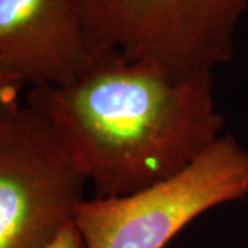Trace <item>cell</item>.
I'll list each match as a JSON object with an SVG mask.
<instances>
[{"label":"cell","instance_id":"cell-5","mask_svg":"<svg viewBox=\"0 0 248 248\" xmlns=\"http://www.w3.org/2000/svg\"><path fill=\"white\" fill-rule=\"evenodd\" d=\"M0 61L28 89L78 81L95 63L84 0H0Z\"/></svg>","mask_w":248,"mask_h":248},{"label":"cell","instance_id":"cell-7","mask_svg":"<svg viewBox=\"0 0 248 248\" xmlns=\"http://www.w3.org/2000/svg\"><path fill=\"white\" fill-rule=\"evenodd\" d=\"M47 248H84L83 240L80 237L78 229L75 228L73 221L68 223L58 233V236L54 239L53 243Z\"/></svg>","mask_w":248,"mask_h":248},{"label":"cell","instance_id":"cell-4","mask_svg":"<svg viewBox=\"0 0 248 248\" xmlns=\"http://www.w3.org/2000/svg\"><path fill=\"white\" fill-rule=\"evenodd\" d=\"M87 181L27 102L0 117V248H47L73 221Z\"/></svg>","mask_w":248,"mask_h":248},{"label":"cell","instance_id":"cell-1","mask_svg":"<svg viewBox=\"0 0 248 248\" xmlns=\"http://www.w3.org/2000/svg\"><path fill=\"white\" fill-rule=\"evenodd\" d=\"M94 197H119L178 174L223 135L214 76L177 79L151 63L99 60L65 87L28 89Z\"/></svg>","mask_w":248,"mask_h":248},{"label":"cell","instance_id":"cell-3","mask_svg":"<svg viewBox=\"0 0 248 248\" xmlns=\"http://www.w3.org/2000/svg\"><path fill=\"white\" fill-rule=\"evenodd\" d=\"M248 197V148L221 135L195 161L119 197L84 199L73 225L84 248H164L199 217Z\"/></svg>","mask_w":248,"mask_h":248},{"label":"cell","instance_id":"cell-6","mask_svg":"<svg viewBox=\"0 0 248 248\" xmlns=\"http://www.w3.org/2000/svg\"><path fill=\"white\" fill-rule=\"evenodd\" d=\"M27 90L21 76L0 61V117L22 104L21 99L27 94Z\"/></svg>","mask_w":248,"mask_h":248},{"label":"cell","instance_id":"cell-2","mask_svg":"<svg viewBox=\"0 0 248 248\" xmlns=\"http://www.w3.org/2000/svg\"><path fill=\"white\" fill-rule=\"evenodd\" d=\"M248 0H84L95 61L151 63L177 79L214 76L232 61Z\"/></svg>","mask_w":248,"mask_h":248}]
</instances>
